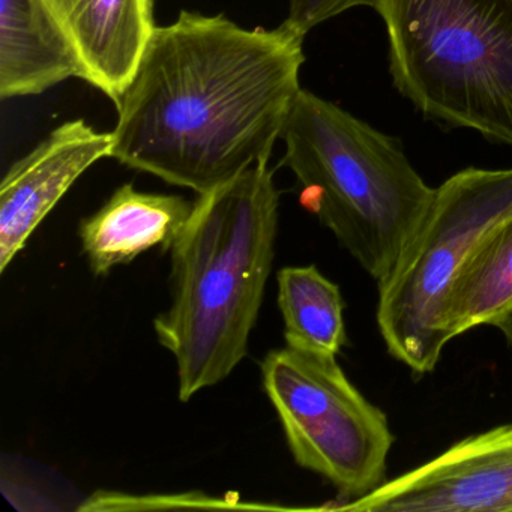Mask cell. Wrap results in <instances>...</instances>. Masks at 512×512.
<instances>
[{"instance_id":"3","label":"cell","mask_w":512,"mask_h":512,"mask_svg":"<svg viewBox=\"0 0 512 512\" xmlns=\"http://www.w3.org/2000/svg\"><path fill=\"white\" fill-rule=\"evenodd\" d=\"M281 140L301 205L376 283L385 280L434 194L400 140L305 89Z\"/></svg>"},{"instance_id":"11","label":"cell","mask_w":512,"mask_h":512,"mask_svg":"<svg viewBox=\"0 0 512 512\" xmlns=\"http://www.w3.org/2000/svg\"><path fill=\"white\" fill-rule=\"evenodd\" d=\"M184 197L143 193L125 184L80 224L83 253L95 275L127 265L151 248L170 250L190 218Z\"/></svg>"},{"instance_id":"4","label":"cell","mask_w":512,"mask_h":512,"mask_svg":"<svg viewBox=\"0 0 512 512\" xmlns=\"http://www.w3.org/2000/svg\"><path fill=\"white\" fill-rule=\"evenodd\" d=\"M394 88L424 118L512 148V0H377Z\"/></svg>"},{"instance_id":"2","label":"cell","mask_w":512,"mask_h":512,"mask_svg":"<svg viewBox=\"0 0 512 512\" xmlns=\"http://www.w3.org/2000/svg\"><path fill=\"white\" fill-rule=\"evenodd\" d=\"M280 193L269 161L199 194L170 247L172 304L155 319L187 403L247 356L271 275Z\"/></svg>"},{"instance_id":"7","label":"cell","mask_w":512,"mask_h":512,"mask_svg":"<svg viewBox=\"0 0 512 512\" xmlns=\"http://www.w3.org/2000/svg\"><path fill=\"white\" fill-rule=\"evenodd\" d=\"M352 512H512V424L473 434L359 499Z\"/></svg>"},{"instance_id":"5","label":"cell","mask_w":512,"mask_h":512,"mask_svg":"<svg viewBox=\"0 0 512 512\" xmlns=\"http://www.w3.org/2000/svg\"><path fill=\"white\" fill-rule=\"evenodd\" d=\"M512 217V169H469L439 188L385 280L376 320L392 358L431 373L452 340L448 307L458 278L482 242Z\"/></svg>"},{"instance_id":"9","label":"cell","mask_w":512,"mask_h":512,"mask_svg":"<svg viewBox=\"0 0 512 512\" xmlns=\"http://www.w3.org/2000/svg\"><path fill=\"white\" fill-rule=\"evenodd\" d=\"M79 55L85 82L118 104L154 34V0H44Z\"/></svg>"},{"instance_id":"8","label":"cell","mask_w":512,"mask_h":512,"mask_svg":"<svg viewBox=\"0 0 512 512\" xmlns=\"http://www.w3.org/2000/svg\"><path fill=\"white\" fill-rule=\"evenodd\" d=\"M113 134L83 119L53 130L13 164L0 184V274L86 170L112 158Z\"/></svg>"},{"instance_id":"10","label":"cell","mask_w":512,"mask_h":512,"mask_svg":"<svg viewBox=\"0 0 512 512\" xmlns=\"http://www.w3.org/2000/svg\"><path fill=\"white\" fill-rule=\"evenodd\" d=\"M85 80L70 38L44 0H0V98L40 95Z\"/></svg>"},{"instance_id":"15","label":"cell","mask_w":512,"mask_h":512,"mask_svg":"<svg viewBox=\"0 0 512 512\" xmlns=\"http://www.w3.org/2000/svg\"><path fill=\"white\" fill-rule=\"evenodd\" d=\"M377 0H289V14L284 22L299 34L308 32L353 8H376Z\"/></svg>"},{"instance_id":"1","label":"cell","mask_w":512,"mask_h":512,"mask_svg":"<svg viewBox=\"0 0 512 512\" xmlns=\"http://www.w3.org/2000/svg\"><path fill=\"white\" fill-rule=\"evenodd\" d=\"M305 35L181 11L122 94L112 158L205 194L266 163L302 91Z\"/></svg>"},{"instance_id":"16","label":"cell","mask_w":512,"mask_h":512,"mask_svg":"<svg viewBox=\"0 0 512 512\" xmlns=\"http://www.w3.org/2000/svg\"><path fill=\"white\" fill-rule=\"evenodd\" d=\"M491 326H494V328L499 329V332H502L506 344H508L509 349L512 350V307L509 308L508 311H505L502 316L497 317Z\"/></svg>"},{"instance_id":"13","label":"cell","mask_w":512,"mask_h":512,"mask_svg":"<svg viewBox=\"0 0 512 512\" xmlns=\"http://www.w3.org/2000/svg\"><path fill=\"white\" fill-rule=\"evenodd\" d=\"M512 307V217L482 242L455 284L448 307L452 340L493 325Z\"/></svg>"},{"instance_id":"14","label":"cell","mask_w":512,"mask_h":512,"mask_svg":"<svg viewBox=\"0 0 512 512\" xmlns=\"http://www.w3.org/2000/svg\"><path fill=\"white\" fill-rule=\"evenodd\" d=\"M232 502L206 496L202 493L151 494V496H133V494L115 493V491H97L80 506V511H152V509L178 508H232Z\"/></svg>"},{"instance_id":"6","label":"cell","mask_w":512,"mask_h":512,"mask_svg":"<svg viewBox=\"0 0 512 512\" xmlns=\"http://www.w3.org/2000/svg\"><path fill=\"white\" fill-rule=\"evenodd\" d=\"M263 386L299 466L359 499L385 484L395 437L385 412L350 382L337 356L284 347L266 356Z\"/></svg>"},{"instance_id":"12","label":"cell","mask_w":512,"mask_h":512,"mask_svg":"<svg viewBox=\"0 0 512 512\" xmlns=\"http://www.w3.org/2000/svg\"><path fill=\"white\" fill-rule=\"evenodd\" d=\"M278 307L292 349L337 356L346 346L340 287L316 266H287L278 272Z\"/></svg>"}]
</instances>
